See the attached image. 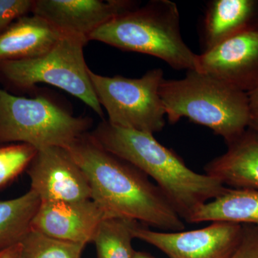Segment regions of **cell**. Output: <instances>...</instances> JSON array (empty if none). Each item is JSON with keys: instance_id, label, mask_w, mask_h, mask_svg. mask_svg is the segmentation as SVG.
Listing matches in <instances>:
<instances>
[{"instance_id": "4", "label": "cell", "mask_w": 258, "mask_h": 258, "mask_svg": "<svg viewBox=\"0 0 258 258\" xmlns=\"http://www.w3.org/2000/svg\"><path fill=\"white\" fill-rule=\"evenodd\" d=\"M88 40L154 56L176 70H196L198 55L183 40L177 5L169 0L129 10L97 29Z\"/></svg>"}, {"instance_id": "2", "label": "cell", "mask_w": 258, "mask_h": 258, "mask_svg": "<svg viewBox=\"0 0 258 258\" xmlns=\"http://www.w3.org/2000/svg\"><path fill=\"white\" fill-rule=\"evenodd\" d=\"M90 134L103 149L152 178L184 222L227 189L218 180L189 169L154 134L117 126L106 120Z\"/></svg>"}, {"instance_id": "22", "label": "cell", "mask_w": 258, "mask_h": 258, "mask_svg": "<svg viewBox=\"0 0 258 258\" xmlns=\"http://www.w3.org/2000/svg\"><path fill=\"white\" fill-rule=\"evenodd\" d=\"M243 225L242 240L230 258H258V226Z\"/></svg>"}, {"instance_id": "23", "label": "cell", "mask_w": 258, "mask_h": 258, "mask_svg": "<svg viewBox=\"0 0 258 258\" xmlns=\"http://www.w3.org/2000/svg\"><path fill=\"white\" fill-rule=\"evenodd\" d=\"M249 102V125L258 134V86L247 93Z\"/></svg>"}, {"instance_id": "16", "label": "cell", "mask_w": 258, "mask_h": 258, "mask_svg": "<svg viewBox=\"0 0 258 258\" xmlns=\"http://www.w3.org/2000/svg\"><path fill=\"white\" fill-rule=\"evenodd\" d=\"M217 221L258 226V190L227 187L220 197L199 208L188 223Z\"/></svg>"}, {"instance_id": "20", "label": "cell", "mask_w": 258, "mask_h": 258, "mask_svg": "<svg viewBox=\"0 0 258 258\" xmlns=\"http://www.w3.org/2000/svg\"><path fill=\"white\" fill-rule=\"evenodd\" d=\"M37 149L27 144L0 145V189L27 170Z\"/></svg>"}, {"instance_id": "18", "label": "cell", "mask_w": 258, "mask_h": 258, "mask_svg": "<svg viewBox=\"0 0 258 258\" xmlns=\"http://www.w3.org/2000/svg\"><path fill=\"white\" fill-rule=\"evenodd\" d=\"M135 220L108 217L101 222L93 242L98 258H134L132 227Z\"/></svg>"}, {"instance_id": "25", "label": "cell", "mask_w": 258, "mask_h": 258, "mask_svg": "<svg viewBox=\"0 0 258 258\" xmlns=\"http://www.w3.org/2000/svg\"><path fill=\"white\" fill-rule=\"evenodd\" d=\"M134 258H154L152 254L147 252H141V251H135L134 254Z\"/></svg>"}, {"instance_id": "9", "label": "cell", "mask_w": 258, "mask_h": 258, "mask_svg": "<svg viewBox=\"0 0 258 258\" xmlns=\"http://www.w3.org/2000/svg\"><path fill=\"white\" fill-rule=\"evenodd\" d=\"M31 188L41 202L91 200L87 177L69 150L60 147L37 149L27 169Z\"/></svg>"}, {"instance_id": "13", "label": "cell", "mask_w": 258, "mask_h": 258, "mask_svg": "<svg viewBox=\"0 0 258 258\" xmlns=\"http://www.w3.org/2000/svg\"><path fill=\"white\" fill-rule=\"evenodd\" d=\"M205 164V174L232 189L258 190V134L247 128Z\"/></svg>"}, {"instance_id": "12", "label": "cell", "mask_w": 258, "mask_h": 258, "mask_svg": "<svg viewBox=\"0 0 258 258\" xmlns=\"http://www.w3.org/2000/svg\"><path fill=\"white\" fill-rule=\"evenodd\" d=\"M110 217L93 200L41 202L31 229L44 235L83 244L93 242L100 225Z\"/></svg>"}, {"instance_id": "11", "label": "cell", "mask_w": 258, "mask_h": 258, "mask_svg": "<svg viewBox=\"0 0 258 258\" xmlns=\"http://www.w3.org/2000/svg\"><path fill=\"white\" fill-rule=\"evenodd\" d=\"M139 6L131 0H35L32 14L46 20L63 35L83 37L113 18Z\"/></svg>"}, {"instance_id": "14", "label": "cell", "mask_w": 258, "mask_h": 258, "mask_svg": "<svg viewBox=\"0 0 258 258\" xmlns=\"http://www.w3.org/2000/svg\"><path fill=\"white\" fill-rule=\"evenodd\" d=\"M258 25V0H210L199 30L202 53Z\"/></svg>"}, {"instance_id": "7", "label": "cell", "mask_w": 258, "mask_h": 258, "mask_svg": "<svg viewBox=\"0 0 258 258\" xmlns=\"http://www.w3.org/2000/svg\"><path fill=\"white\" fill-rule=\"evenodd\" d=\"M90 79L108 121L123 128L154 134L166 124V113L159 89L164 80L161 69L130 79L101 76L89 70Z\"/></svg>"}, {"instance_id": "24", "label": "cell", "mask_w": 258, "mask_h": 258, "mask_svg": "<svg viewBox=\"0 0 258 258\" xmlns=\"http://www.w3.org/2000/svg\"><path fill=\"white\" fill-rule=\"evenodd\" d=\"M20 243L0 252V258H20Z\"/></svg>"}, {"instance_id": "3", "label": "cell", "mask_w": 258, "mask_h": 258, "mask_svg": "<svg viewBox=\"0 0 258 258\" xmlns=\"http://www.w3.org/2000/svg\"><path fill=\"white\" fill-rule=\"evenodd\" d=\"M171 124L182 118L205 125L227 144L248 128L247 93L197 70L184 79L163 81L159 89Z\"/></svg>"}, {"instance_id": "19", "label": "cell", "mask_w": 258, "mask_h": 258, "mask_svg": "<svg viewBox=\"0 0 258 258\" xmlns=\"http://www.w3.org/2000/svg\"><path fill=\"white\" fill-rule=\"evenodd\" d=\"M20 246V258H81L86 244L53 238L31 229Z\"/></svg>"}, {"instance_id": "10", "label": "cell", "mask_w": 258, "mask_h": 258, "mask_svg": "<svg viewBox=\"0 0 258 258\" xmlns=\"http://www.w3.org/2000/svg\"><path fill=\"white\" fill-rule=\"evenodd\" d=\"M196 70L252 91L258 86V25L198 55Z\"/></svg>"}, {"instance_id": "21", "label": "cell", "mask_w": 258, "mask_h": 258, "mask_svg": "<svg viewBox=\"0 0 258 258\" xmlns=\"http://www.w3.org/2000/svg\"><path fill=\"white\" fill-rule=\"evenodd\" d=\"M35 0H0V34L19 19L32 13Z\"/></svg>"}, {"instance_id": "15", "label": "cell", "mask_w": 258, "mask_h": 258, "mask_svg": "<svg viewBox=\"0 0 258 258\" xmlns=\"http://www.w3.org/2000/svg\"><path fill=\"white\" fill-rule=\"evenodd\" d=\"M62 35L40 17L33 14L23 17L0 34V62L43 55L55 46Z\"/></svg>"}, {"instance_id": "6", "label": "cell", "mask_w": 258, "mask_h": 258, "mask_svg": "<svg viewBox=\"0 0 258 258\" xmlns=\"http://www.w3.org/2000/svg\"><path fill=\"white\" fill-rule=\"evenodd\" d=\"M88 40L63 35L55 46L33 58L0 62V81L21 91L35 89L38 83L52 85L82 101L100 117L104 116L90 79L84 57Z\"/></svg>"}, {"instance_id": "5", "label": "cell", "mask_w": 258, "mask_h": 258, "mask_svg": "<svg viewBox=\"0 0 258 258\" xmlns=\"http://www.w3.org/2000/svg\"><path fill=\"white\" fill-rule=\"evenodd\" d=\"M92 124L89 117L73 115L47 95L28 98L0 88V145L68 148L90 132Z\"/></svg>"}, {"instance_id": "8", "label": "cell", "mask_w": 258, "mask_h": 258, "mask_svg": "<svg viewBox=\"0 0 258 258\" xmlns=\"http://www.w3.org/2000/svg\"><path fill=\"white\" fill-rule=\"evenodd\" d=\"M244 225L232 222H213L190 231L157 232L135 222L134 238L152 244L169 258H230L238 247Z\"/></svg>"}, {"instance_id": "17", "label": "cell", "mask_w": 258, "mask_h": 258, "mask_svg": "<svg viewBox=\"0 0 258 258\" xmlns=\"http://www.w3.org/2000/svg\"><path fill=\"white\" fill-rule=\"evenodd\" d=\"M40 203L31 189L18 198L0 201V252L21 242L31 230Z\"/></svg>"}, {"instance_id": "1", "label": "cell", "mask_w": 258, "mask_h": 258, "mask_svg": "<svg viewBox=\"0 0 258 258\" xmlns=\"http://www.w3.org/2000/svg\"><path fill=\"white\" fill-rule=\"evenodd\" d=\"M87 177L91 200L111 217H121L165 232L185 228L157 184L128 161L97 143L90 132L66 148Z\"/></svg>"}]
</instances>
